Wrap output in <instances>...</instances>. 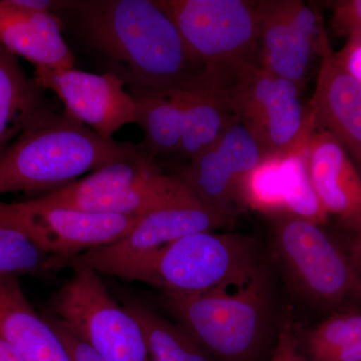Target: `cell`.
<instances>
[{
  "mask_svg": "<svg viewBox=\"0 0 361 361\" xmlns=\"http://www.w3.org/2000/svg\"><path fill=\"white\" fill-rule=\"evenodd\" d=\"M209 78L257 61L260 9L253 0H161Z\"/></svg>",
  "mask_w": 361,
  "mask_h": 361,
  "instance_id": "cell-8",
  "label": "cell"
},
{
  "mask_svg": "<svg viewBox=\"0 0 361 361\" xmlns=\"http://www.w3.org/2000/svg\"><path fill=\"white\" fill-rule=\"evenodd\" d=\"M183 90L132 87L137 104V123L145 133L141 142L152 156L177 155L184 126Z\"/></svg>",
  "mask_w": 361,
  "mask_h": 361,
  "instance_id": "cell-21",
  "label": "cell"
},
{
  "mask_svg": "<svg viewBox=\"0 0 361 361\" xmlns=\"http://www.w3.org/2000/svg\"><path fill=\"white\" fill-rule=\"evenodd\" d=\"M0 338L25 361H71L54 330L26 298L16 275L0 274Z\"/></svg>",
  "mask_w": 361,
  "mask_h": 361,
  "instance_id": "cell-18",
  "label": "cell"
},
{
  "mask_svg": "<svg viewBox=\"0 0 361 361\" xmlns=\"http://www.w3.org/2000/svg\"><path fill=\"white\" fill-rule=\"evenodd\" d=\"M68 267L73 275L52 296V314L106 361H151L139 322L113 298L97 271Z\"/></svg>",
  "mask_w": 361,
  "mask_h": 361,
  "instance_id": "cell-7",
  "label": "cell"
},
{
  "mask_svg": "<svg viewBox=\"0 0 361 361\" xmlns=\"http://www.w3.org/2000/svg\"><path fill=\"white\" fill-rule=\"evenodd\" d=\"M334 26L337 32L348 37V42L361 39V0L336 2Z\"/></svg>",
  "mask_w": 361,
  "mask_h": 361,
  "instance_id": "cell-28",
  "label": "cell"
},
{
  "mask_svg": "<svg viewBox=\"0 0 361 361\" xmlns=\"http://www.w3.org/2000/svg\"><path fill=\"white\" fill-rule=\"evenodd\" d=\"M184 126L178 155L189 161L210 149L235 116L213 87L183 90Z\"/></svg>",
  "mask_w": 361,
  "mask_h": 361,
  "instance_id": "cell-23",
  "label": "cell"
},
{
  "mask_svg": "<svg viewBox=\"0 0 361 361\" xmlns=\"http://www.w3.org/2000/svg\"><path fill=\"white\" fill-rule=\"evenodd\" d=\"M265 158L260 145L235 118L220 139L179 174L204 205L233 218L241 208L247 177Z\"/></svg>",
  "mask_w": 361,
  "mask_h": 361,
  "instance_id": "cell-12",
  "label": "cell"
},
{
  "mask_svg": "<svg viewBox=\"0 0 361 361\" xmlns=\"http://www.w3.org/2000/svg\"><path fill=\"white\" fill-rule=\"evenodd\" d=\"M51 258L23 233L0 225V274L42 275L51 271Z\"/></svg>",
  "mask_w": 361,
  "mask_h": 361,
  "instance_id": "cell-26",
  "label": "cell"
},
{
  "mask_svg": "<svg viewBox=\"0 0 361 361\" xmlns=\"http://www.w3.org/2000/svg\"><path fill=\"white\" fill-rule=\"evenodd\" d=\"M263 271L255 241L244 235L205 231L188 235L137 259L120 278L192 297L245 283Z\"/></svg>",
  "mask_w": 361,
  "mask_h": 361,
  "instance_id": "cell-3",
  "label": "cell"
},
{
  "mask_svg": "<svg viewBox=\"0 0 361 361\" xmlns=\"http://www.w3.org/2000/svg\"><path fill=\"white\" fill-rule=\"evenodd\" d=\"M343 246L361 277V232L351 233L350 238Z\"/></svg>",
  "mask_w": 361,
  "mask_h": 361,
  "instance_id": "cell-33",
  "label": "cell"
},
{
  "mask_svg": "<svg viewBox=\"0 0 361 361\" xmlns=\"http://www.w3.org/2000/svg\"><path fill=\"white\" fill-rule=\"evenodd\" d=\"M66 349L71 361H106L52 313L42 314Z\"/></svg>",
  "mask_w": 361,
  "mask_h": 361,
  "instance_id": "cell-27",
  "label": "cell"
},
{
  "mask_svg": "<svg viewBox=\"0 0 361 361\" xmlns=\"http://www.w3.org/2000/svg\"><path fill=\"white\" fill-rule=\"evenodd\" d=\"M272 218L273 246L292 289L329 314L361 310V277L343 244L310 221Z\"/></svg>",
  "mask_w": 361,
  "mask_h": 361,
  "instance_id": "cell-6",
  "label": "cell"
},
{
  "mask_svg": "<svg viewBox=\"0 0 361 361\" xmlns=\"http://www.w3.org/2000/svg\"><path fill=\"white\" fill-rule=\"evenodd\" d=\"M351 73L361 82V39L357 42H348L341 52H336Z\"/></svg>",
  "mask_w": 361,
  "mask_h": 361,
  "instance_id": "cell-31",
  "label": "cell"
},
{
  "mask_svg": "<svg viewBox=\"0 0 361 361\" xmlns=\"http://www.w3.org/2000/svg\"><path fill=\"white\" fill-rule=\"evenodd\" d=\"M68 11L87 44L126 85L137 89L211 87L161 0H80Z\"/></svg>",
  "mask_w": 361,
  "mask_h": 361,
  "instance_id": "cell-1",
  "label": "cell"
},
{
  "mask_svg": "<svg viewBox=\"0 0 361 361\" xmlns=\"http://www.w3.org/2000/svg\"><path fill=\"white\" fill-rule=\"evenodd\" d=\"M11 6L21 11L33 13H51L68 11L71 1H54V0H6Z\"/></svg>",
  "mask_w": 361,
  "mask_h": 361,
  "instance_id": "cell-30",
  "label": "cell"
},
{
  "mask_svg": "<svg viewBox=\"0 0 361 361\" xmlns=\"http://www.w3.org/2000/svg\"><path fill=\"white\" fill-rule=\"evenodd\" d=\"M56 14L16 8L0 0V47L30 61L35 68H73L75 59Z\"/></svg>",
  "mask_w": 361,
  "mask_h": 361,
  "instance_id": "cell-17",
  "label": "cell"
},
{
  "mask_svg": "<svg viewBox=\"0 0 361 361\" xmlns=\"http://www.w3.org/2000/svg\"><path fill=\"white\" fill-rule=\"evenodd\" d=\"M198 200L179 173H159L108 196L80 202L71 209L89 212L145 216L165 207Z\"/></svg>",
  "mask_w": 361,
  "mask_h": 361,
  "instance_id": "cell-20",
  "label": "cell"
},
{
  "mask_svg": "<svg viewBox=\"0 0 361 361\" xmlns=\"http://www.w3.org/2000/svg\"><path fill=\"white\" fill-rule=\"evenodd\" d=\"M182 326L215 361H257L269 338L273 304L264 271L234 286L168 297Z\"/></svg>",
  "mask_w": 361,
  "mask_h": 361,
  "instance_id": "cell-4",
  "label": "cell"
},
{
  "mask_svg": "<svg viewBox=\"0 0 361 361\" xmlns=\"http://www.w3.org/2000/svg\"><path fill=\"white\" fill-rule=\"evenodd\" d=\"M144 332L151 361H215L182 325L169 322L137 300L123 304Z\"/></svg>",
  "mask_w": 361,
  "mask_h": 361,
  "instance_id": "cell-24",
  "label": "cell"
},
{
  "mask_svg": "<svg viewBox=\"0 0 361 361\" xmlns=\"http://www.w3.org/2000/svg\"><path fill=\"white\" fill-rule=\"evenodd\" d=\"M155 159L142 144L97 134L52 109L26 126L0 153V196L58 190L116 161Z\"/></svg>",
  "mask_w": 361,
  "mask_h": 361,
  "instance_id": "cell-2",
  "label": "cell"
},
{
  "mask_svg": "<svg viewBox=\"0 0 361 361\" xmlns=\"http://www.w3.org/2000/svg\"><path fill=\"white\" fill-rule=\"evenodd\" d=\"M33 78L61 99L66 113L104 137L111 139L125 126L137 125V102L114 73L35 68Z\"/></svg>",
  "mask_w": 361,
  "mask_h": 361,
  "instance_id": "cell-13",
  "label": "cell"
},
{
  "mask_svg": "<svg viewBox=\"0 0 361 361\" xmlns=\"http://www.w3.org/2000/svg\"><path fill=\"white\" fill-rule=\"evenodd\" d=\"M235 118L249 130L265 157L288 153L310 140L315 125L302 90L257 61L230 66L211 78Z\"/></svg>",
  "mask_w": 361,
  "mask_h": 361,
  "instance_id": "cell-5",
  "label": "cell"
},
{
  "mask_svg": "<svg viewBox=\"0 0 361 361\" xmlns=\"http://www.w3.org/2000/svg\"><path fill=\"white\" fill-rule=\"evenodd\" d=\"M308 141L288 153L265 157L259 163L244 183V207L271 217L286 214L320 226L327 222L329 213L308 173Z\"/></svg>",
  "mask_w": 361,
  "mask_h": 361,
  "instance_id": "cell-14",
  "label": "cell"
},
{
  "mask_svg": "<svg viewBox=\"0 0 361 361\" xmlns=\"http://www.w3.org/2000/svg\"><path fill=\"white\" fill-rule=\"evenodd\" d=\"M0 361H25L18 351L0 338Z\"/></svg>",
  "mask_w": 361,
  "mask_h": 361,
  "instance_id": "cell-34",
  "label": "cell"
},
{
  "mask_svg": "<svg viewBox=\"0 0 361 361\" xmlns=\"http://www.w3.org/2000/svg\"><path fill=\"white\" fill-rule=\"evenodd\" d=\"M322 65L310 111L316 128L329 132L361 175V82L322 37Z\"/></svg>",
  "mask_w": 361,
  "mask_h": 361,
  "instance_id": "cell-15",
  "label": "cell"
},
{
  "mask_svg": "<svg viewBox=\"0 0 361 361\" xmlns=\"http://www.w3.org/2000/svg\"><path fill=\"white\" fill-rule=\"evenodd\" d=\"M161 172L155 159L116 161L82 179L35 198L47 205L71 208L80 202L118 193Z\"/></svg>",
  "mask_w": 361,
  "mask_h": 361,
  "instance_id": "cell-22",
  "label": "cell"
},
{
  "mask_svg": "<svg viewBox=\"0 0 361 361\" xmlns=\"http://www.w3.org/2000/svg\"><path fill=\"white\" fill-rule=\"evenodd\" d=\"M269 361H302L299 350V339L290 325L278 334Z\"/></svg>",
  "mask_w": 361,
  "mask_h": 361,
  "instance_id": "cell-29",
  "label": "cell"
},
{
  "mask_svg": "<svg viewBox=\"0 0 361 361\" xmlns=\"http://www.w3.org/2000/svg\"><path fill=\"white\" fill-rule=\"evenodd\" d=\"M257 63L301 90L326 32L317 13L301 0H259Z\"/></svg>",
  "mask_w": 361,
  "mask_h": 361,
  "instance_id": "cell-11",
  "label": "cell"
},
{
  "mask_svg": "<svg viewBox=\"0 0 361 361\" xmlns=\"http://www.w3.org/2000/svg\"><path fill=\"white\" fill-rule=\"evenodd\" d=\"M361 341V310L337 311L304 334L302 345L308 361H314Z\"/></svg>",
  "mask_w": 361,
  "mask_h": 361,
  "instance_id": "cell-25",
  "label": "cell"
},
{
  "mask_svg": "<svg viewBox=\"0 0 361 361\" xmlns=\"http://www.w3.org/2000/svg\"><path fill=\"white\" fill-rule=\"evenodd\" d=\"M306 159L323 208L351 233L361 232V175L348 153L329 132L315 127Z\"/></svg>",
  "mask_w": 361,
  "mask_h": 361,
  "instance_id": "cell-16",
  "label": "cell"
},
{
  "mask_svg": "<svg viewBox=\"0 0 361 361\" xmlns=\"http://www.w3.org/2000/svg\"><path fill=\"white\" fill-rule=\"evenodd\" d=\"M142 217L47 205L35 197L11 203L0 201V225L23 233L40 250L56 257L115 243Z\"/></svg>",
  "mask_w": 361,
  "mask_h": 361,
  "instance_id": "cell-9",
  "label": "cell"
},
{
  "mask_svg": "<svg viewBox=\"0 0 361 361\" xmlns=\"http://www.w3.org/2000/svg\"><path fill=\"white\" fill-rule=\"evenodd\" d=\"M44 89L0 47V153L37 116L54 109Z\"/></svg>",
  "mask_w": 361,
  "mask_h": 361,
  "instance_id": "cell-19",
  "label": "cell"
},
{
  "mask_svg": "<svg viewBox=\"0 0 361 361\" xmlns=\"http://www.w3.org/2000/svg\"><path fill=\"white\" fill-rule=\"evenodd\" d=\"M314 361H361V341Z\"/></svg>",
  "mask_w": 361,
  "mask_h": 361,
  "instance_id": "cell-32",
  "label": "cell"
},
{
  "mask_svg": "<svg viewBox=\"0 0 361 361\" xmlns=\"http://www.w3.org/2000/svg\"><path fill=\"white\" fill-rule=\"evenodd\" d=\"M233 218L199 200L165 207L142 216L134 229L113 244L71 257L52 256L51 270L71 264L89 266L97 273L120 277L137 259L188 235L214 231L231 224Z\"/></svg>",
  "mask_w": 361,
  "mask_h": 361,
  "instance_id": "cell-10",
  "label": "cell"
}]
</instances>
